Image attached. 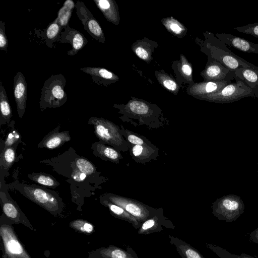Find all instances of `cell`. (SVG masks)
<instances>
[{"mask_svg": "<svg viewBox=\"0 0 258 258\" xmlns=\"http://www.w3.org/2000/svg\"><path fill=\"white\" fill-rule=\"evenodd\" d=\"M66 78L61 74L52 75L45 81L39 102L42 111L47 108L59 107L66 102Z\"/></svg>", "mask_w": 258, "mask_h": 258, "instance_id": "obj_1", "label": "cell"}, {"mask_svg": "<svg viewBox=\"0 0 258 258\" xmlns=\"http://www.w3.org/2000/svg\"><path fill=\"white\" fill-rule=\"evenodd\" d=\"M212 39L208 44L211 58L217 60L228 69L234 71L241 68H257V67L235 54L218 38Z\"/></svg>", "mask_w": 258, "mask_h": 258, "instance_id": "obj_2", "label": "cell"}, {"mask_svg": "<svg viewBox=\"0 0 258 258\" xmlns=\"http://www.w3.org/2000/svg\"><path fill=\"white\" fill-rule=\"evenodd\" d=\"M245 97L255 98L251 89L242 80L237 78L234 81L229 83L220 91L198 98L210 102L227 103Z\"/></svg>", "mask_w": 258, "mask_h": 258, "instance_id": "obj_3", "label": "cell"}, {"mask_svg": "<svg viewBox=\"0 0 258 258\" xmlns=\"http://www.w3.org/2000/svg\"><path fill=\"white\" fill-rule=\"evenodd\" d=\"M244 209L242 200L235 195L224 196L213 204L214 214L219 220L226 222L236 220L243 214Z\"/></svg>", "mask_w": 258, "mask_h": 258, "instance_id": "obj_4", "label": "cell"}, {"mask_svg": "<svg viewBox=\"0 0 258 258\" xmlns=\"http://www.w3.org/2000/svg\"><path fill=\"white\" fill-rule=\"evenodd\" d=\"M88 123L94 125V133L101 143L108 144L116 148L122 144L123 139L117 126L113 123L96 117H90Z\"/></svg>", "mask_w": 258, "mask_h": 258, "instance_id": "obj_5", "label": "cell"}, {"mask_svg": "<svg viewBox=\"0 0 258 258\" xmlns=\"http://www.w3.org/2000/svg\"><path fill=\"white\" fill-rule=\"evenodd\" d=\"M75 8L76 14L84 30L95 40L102 43H105V35L99 23L85 4L78 1L76 3Z\"/></svg>", "mask_w": 258, "mask_h": 258, "instance_id": "obj_6", "label": "cell"}, {"mask_svg": "<svg viewBox=\"0 0 258 258\" xmlns=\"http://www.w3.org/2000/svg\"><path fill=\"white\" fill-rule=\"evenodd\" d=\"M201 75L205 81H225L231 83L237 78L234 71L228 69L211 57Z\"/></svg>", "mask_w": 258, "mask_h": 258, "instance_id": "obj_7", "label": "cell"}, {"mask_svg": "<svg viewBox=\"0 0 258 258\" xmlns=\"http://www.w3.org/2000/svg\"><path fill=\"white\" fill-rule=\"evenodd\" d=\"M22 193L31 200L48 209L55 208L57 205V201L53 195L37 186L25 185Z\"/></svg>", "mask_w": 258, "mask_h": 258, "instance_id": "obj_8", "label": "cell"}, {"mask_svg": "<svg viewBox=\"0 0 258 258\" xmlns=\"http://www.w3.org/2000/svg\"><path fill=\"white\" fill-rule=\"evenodd\" d=\"M59 42L70 44L72 48L68 51L67 54L70 56H74L86 46L88 41L81 32L68 25L61 32Z\"/></svg>", "mask_w": 258, "mask_h": 258, "instance_id": "obj_9", "label": "cell"}, {"mask_svg": "<svg viewBox=\"0 0 258 258\" xmlns=\"http://www.w3.org/2000/svg\"><path fill=\"white\" fill-rule=\"evenodd\" d=\"M13 93L17 111L21 118L26 109L28 87L25 76L21 72H17L14 76Z\"/></svg>", "mask_w": 258, "mask_h": 258, "instance_id": "obj_10", "label": "cell"}, {"mask_svg": "<svg viewBox=\"0 0 258 258\" xmlns=\"http://www.w3.org/2000/svg\"><path fill=\"white\" fill-rule=\"evenodd\" d=\"M216 36L226 45L243 52L258 54V44L252 43L239 36L224 32L216 34Z\"/></svg>", "mask_w": 258, "mask_h": 258, "instance_id": "obj_11", "label": "cell"}, {"mask_svg": "<svg viewBox=\"0 0 258 258\" xmlns=\"http://www.w3.org/2000/svg\"><path fill=\"white\" fill-rule=\"evenodd\" d=\"M80 70L89 75L93 82L98 85L107 86L119 80L117 75L103 68L88 67L81 68Z\"/></svg>", "mask_w": 258, "mask_h": 258, "instance_id": "obj_12", "label": "cell"}, {"mask_svg": "<svg viewBox=\"0 0 258 258\" xmlns=\"http://www.w3.org/2000/svg\"><path fill=\"white\" fill-rule=\"evenodd\" d=\"M229 82L225 81H204L194 84L187 90L188 94L195 97L209 94L216 93L226 86Z\"/></svg>", "mask_w": 258, "mask_h": 258, "instance_id": "obj_13", "label": "cell"}, {"mask_svg": "<svg viewBox=\"0 0 258 258\" xmlns=\"http://www.w3.org/2000/svg\"><path fill=\"white\" fill-rule=\"evenodd\" d=\"M71 137L69 132H59L58 128H55L47 135L39 144V148H46L54 149L61 146L65 143L69 142Z\"/></svg>", "mask_w": 258, "mask_h": 258, "instance_id": "obj_14", "label": "cell"}, {"mask_svg": "<svg viewBox=\"0 0 258 258\" xmlns=\"http://www.w3.org/2000/svg\"><path fill=\"white\" fill-rule=\"evenodd\" d=\"M236 77L242 80L258 98V67L257 68H241L234 71Z\"/></svg>", "mask_w": 258, "mask_h": 258, "instance_id": "obj_15", "label": "cell"}, {"mask_svg": "<svg viewBox=\"0 0 258 258\" xmlns=\"http://www.w3.org/2000/svg\"><path fill=\"white\" fill-rule=\"evenodd\" d=\"M97 7L102 12L106 19L117 25L120 17L118 6L113 0H93Z\"/></svg>", "mask_w": 258, "mask_h": 258, "instance_id": "obj_16", "label": "cell"}, {"mask_svg": "<svg viewBox=\"0 0 258 258\" xmlns=\"http://www.w3.org/2000/svg\"><path fill=\"white\" fill-rule=\"evenodd\" d=\"M63 28L59 25L56 19L47 25L40 36L48 47L52 48L54 42H59L61 39V34Z\"/></svg>", "mask_w": 258, "mask_h": 258, "instance_id": "obj_17", "label": "cell"}, {"mask_svg": "<svg viewBox=\"0 0 258 258\" xmlns=\"http://www.w3.org/2000/svg\"><path fill=\"white\" fill-rule=\"evenodd\" d=\"M92 149L94 154L103 159L116 162L120 159V155L116 150L102 143H94L92 145Z\"/></svg>", "mask_w": 258, "mask_h": 258, "instance_id": "obj_18", "label": "cell"}, {"mask_svg": "<svg viewBox=\"0 0 258 258\" xmlns=\"http://www.w3.org/2000/svg\"><path fill=\"white\" fill-rule=\"evenodd\" d=\"M110 201L115 205L123 208L127 212L135 217H141L142 216V210L141 207L132 201L127 200L125 198L114 195L109 196Z\"/></svg>", "mask_w": 258, "mask_h": 258, "instance_id": "obj_19", "label": "cell"}, {"mask_svg": "<svg viewBox=\"0 0 258 258\" xmlns=\"http://www.w3.org/2000/svg\"><path fill=\"white\" fill-rule=\"evenodd\" d=\"M134 53L141 59L146 62L152 59L151 45L147 40H138L132 46Z\"/></svg>", "mask_w": 258, "mask_h": 258, "instance_id": "obj_20", "label": "cell"}, {"mask_svg": "<svg viewBox=\"0 0 258 258\" xmlns=\"http://www.w3.org/2000/svg\"><path fill=\"white\" fill-rule=\"evenodd\" d=\"M0 108L1 120L9 122L12 116V112L6 90L0 81Z\"/></svg>", "mask_w": 258, "mask_h": 258, "instance_id": "obj_21", "label": "cell"}, {"mask_svg": "<svg viewBox=\"0 0 258 258\" xmlns=\"http://www.w3.org/2000/svg\"><path fill=\"white\" fill-rule=\"evenodd\" d=\"M75 5L76 4L73 1L67 0L58 11L57 17L55 19L59 25L63 28L69 25L72 11L75 8Z\"/></svg>", "mask_w": 258, "mask_h": 258, "instance_id": "obj_22", "label": "cell"}, {"mask_svg": "<svg viewBox=\"0 0 258 258\" xmlns=\"http://www.w3.org/2000/svg\"><path fill=\"white\" fill-rule=\"evenodd\" d=\"M162 23L169 32L177 37H182L186 32L184 26L172 17L163 19Z\"/></svg>", "mask_w": 258, "mask_h": 258, "instance_id": "obj_23", "label": "cell"}, {"mask_svg": "<svg viewBox=\"0 0 258 258\" xmlns=\"http://www.w3.org/2000/svg\"><path fill=\"white\" fill-rule=\"evenodd\" d=\"M126 107L127 110L134 115L145 116L151 112L150 107L147 103L136 99L130 100Z\"/></svg>", "mask_w": 258, "mask_h": 258, "instance_id": "obj_24", "label": "cell"}, {"mask_svg": "<svg viewBox=\"0 0 258 258\" xmlns=\"http://www.w3.org/2000/svg\"><path fill=\"white\" fill-rule=\"evenodd\" d=\"M156 78L159 83L170 92L177 94L179 86L177 82L171 76L165 73H156Z\"/></svg>", "mask_w": 258, "mask_h": 258, "instance_id": "obj_25", "label": "cell"}, {"mask_svg": "<svg viewBox=\"0 0 258 258\" xmlns=\"http://www.w3.org/2000/svg\"><path fill=\"white\" fill-rule=\"evenodd\" d=\"M178 70L181 76L188 82H192V68L184 55L181 54L177 64Z\"/></svg>", "mask_w": 258, "mask_h": 258, "instance_id": "obj_26", "label": "cell"}, {"mask_svg": "<svg viewBox=\"0 0 258 258\" xmlns=\"http://www.w3.org/2000/svg\"><path fill=\"white\" fill-rule=\"evenodd\" d=\"M29 177L35 182L48 187L55 188L59 185L53 177L46 173L31 174Z\"/></svg>", "mask_w": 258, "mask_h": 258, "instance_id": "obj_27", "label": "cell"}, {"mask_svg": "<svg viewBox=\"0 0 258 258\" xmlns=\"http://www.w3.org/2000/svg\"><path fill=\"white\" fill-rule=\"evenodd\" d=\"M77 169L86 175H91L96 171L94 165L86 158L80 157L75 161Z\"/></svg>", "mask_w": 258, "mask_h": 258, "instance_id": "obj_28", "label": "cell"}, {"mask_svg": "<svg viewBox=\"0 0 258 258\" xmlns=\"http://www.w3.org/2000/svg\"><path fill=\"white\" fill-rule=\"evenodd\" d=\"M16 158L15 150L12 147H8L4 150L2 159L4 167L6 169L10 168L14 163Z\"/></svg>", "mask_w": 258, "mask_h": 258, "instance_id": "obj_29", "label": "cell"}, {"mask_svg": "<svg viewBox=\"0 0 258 258\" xmlns=\"http://www.w3.org/2000/svg\"><path fill=\"white\" fill-rule=\"evenodd\" d=\"M234 29L239 32L258 38V23L248 24L242 26L234 27Z\"/></svg>", "mask_w": 258, "mask_h": 258, "instance_id": "obj_30", "label": "cell"}, {"mask_svg": "<svg viewBox=\"0 0 258 258\" xmlns=\"http://www.w3.org/2000/svg\"><path fill=\"white\" fill-rule=\"evenodd\" d=\"M215 251L221 258H255L245 253H241L240 255L231 254L225 249L219 247H216Z\"/></svg>", "mask_w": 258, "mask_h": 258, "instance_id": "obj_31", "label": "cell"}, {"mask_svg": "<svg viewBox=\"0 0 258 258\" xmlns=\"http://www.w3.org/2000/svg\"><path fill=\"white\" fill-rule=\"evenodd\" d=\"M8 39L6 34L5 23L0 21V50L7 52Z\"/></svg>", "mask_w": 258, "mask_h": 258, "instance_id": "obj_32", "label": "cell"}, {"mask_svg": "<svg viewBox=\"0 0 258 258\" xmlns=\"http://www.w3.org/2000/svg\"><path fill=\"white\" fill-rule=\"evenodd\" d=\"M132 154L137 159L146 157L147 154V146L144 145H134L132 148Z\"/></svg>", "mask_w": 258, "mask_h": 258, "instance_id": "obj_33", "label": "cell"}, {"mask_svg": "<svg viewBox=\"0 0 258 258\" xmlns=\"http://www.w3.org/2000/svg\"><path fill=\"white\" fill-rule=\"evenodd\" d=\"M3 211L7 216L11 218H16L18 215V211L15 206L9 202L4 204Z\"/></svg>", "mask_w": 258, "mask_h": 258, "instance_id": "obj_34", "label": "cell"}, {"mask_svg": "<svg viewBox=\"0 0 258 258\" xmlns=\"http://www.w3.org/2000/svg\"><path fill=\"white\" fill-rule=\"evenodd\" d=\"M7 248L9 251L13 254H20L22 252V248L20 243L16 240L12 239L8 241Z\"/></svg>", "mask_w": 258, "mask_h": 258, "instance_id": "obj_35", "label": "cell"}, {"mask_svg": "<svg viewBox=\"0 0 258 258\" xmlns=\"http://www.w3.org/2000/svg\"><path fill=\"white\" fill-rule=\"evenodd\" d=\"M20 139V135L19 134L14 131L13 132L9 134L7 140L5 143V147H11V146L16 143Z\"/></svg>", "mask_w": 258, "mask_h": 258, "instance_id": "obj_36", "label": "cell"}, {"mask_svg": "<svg viewBox=\"0 0 258 258\" xmlns=\"http://www.w3.org/2000/svg\"><path fill=\"white\" fill-rule=\"evenodd\" d=\"M127 141L134 145H146L144 141L141 138L134 134H130L127 136Z\"/></svg>", "mask_w": 258, "mask_h": 258, "instance_id": "obj_37", "label": "cell"}, {"mask_svg": "<svg viewBox=\"0 0 258 258\" xmlns=\"http://www.w3.org/2000/svg\"><path fill=\"white\" fill-rule=\"evenodd\" d=\"M108 207L110 210L116 215H121L124 213V210L122 208L111 203L108 204Z\"/></svg>", "mask_w": 258, "mask_h": 258, "instance_id": "obj_38", "label": "cell"}, {"mask_svg": "<svg viewBox=\"0 0 258 258\" xmlns=\"http://www.w3.org/2000/svg\"><path fill=\"white\" fill-rule=\"evenodd\" d=\"M86 174L80 172L78 169L77 171H74L73 173V178L74 179L78 181H81L83 180L86 177Z\"/></svg>", "mask_w": 258, "mask_h": 258, "instance_id": "obj_39", "label": "cell"}, {"mask_svg": "<svg viewBox=\"0 0 258 258\" xmlns=\"http://www.w3.org/2000/svg\"><path fill=\"white\" fill-rule=\"evenodd\" d=\"M249 239L250 242L258 244V227L250 233Z\"/></svg>", "mask_w": 258, "mask_h": 258, "instance_id": "obj_40", "label": "cell"}, {"mask_svg": "<svg viewBox=\"0 0 258 258\" xmlns=\"http://www.w3.org/2000/svg\"><path fill=\"white\" fill-rule=\"evenodd\" d=\"M112 258H126V254L123 251L119 249H115L111 252Z\"/></svg>", "mask_w": 258, "mask_h": 258, "instance_id": "obj_41", "label": "cell"}, {"mask_svg": "<svg viewBox=\"0 0 258 258\" xmlns=\"http://www.w3.org/2000/svg\"><path fill=\"white\" fill-rule=\"evenodd\" d=\"M185 255L187 258H202L197 252L191 249L186 250Z\"/></svg>", "mask_w": 258, "mask_h": 258, "instance_id": "obj_42", "label": "cell"}, {"mask_svg": "<svg viewBox=\"0 0 258 258\" xmlns=\"http://www.w3.org/2000/svg\"><path fill=\"white\" fill-rule=\"evenodd\" d=\"M93 230V226L88 223H85L81 230L87 233H91Z\"/></svg>", "mask_w": 258, "mask_h": 258, "instance_id": "obj_43", "label": "cell"}, {"mask_svg": "<svg viewBox=\"0 0 258 258\" xmlns=\"http://www.w3.org/2000/svg\"><path fill=\"white\" fill-rule=\"evenodd\" d=\"M155 224L154 220L150 219L146 221L142 225V228L144 230L148 229L152 227Z\"/></svg>", "mask_w": 258, "mask_h": 258, "instance_id": "obj_44", "label": "cell"}, {"mask_svg": "<svg viewBox=\"0 0 258 258\" xmlns=\"http://www.w3.org/2000/svg\"><path fill=\"white\" fill-rule=\"evenodd\" d=\"M257 196H258V181H257Z\"/></svg>", "mask_w": 258, "mask_h": 258, "instance_id": "obj_45", "label": "cell"}]
</instances>
